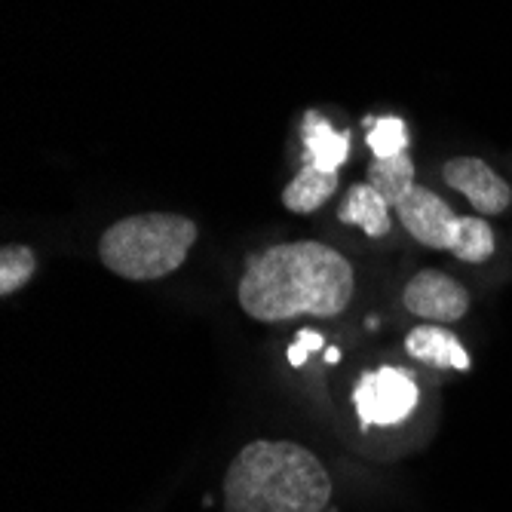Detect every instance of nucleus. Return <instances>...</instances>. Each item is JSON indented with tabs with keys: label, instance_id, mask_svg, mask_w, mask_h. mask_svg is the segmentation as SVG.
<instances>
[{
	"label": "nucleus",
	"instance_id": "1",
	"mask_svg": "<svg viewBox=\"0 0 512 512\" xmlns=\"http://www.w3.org/2000/svg\"><path fill=\"white\" fill-rule=\"evenodd\" d=\"M356 276L350 261L332 246L298 240L273 246L246 261L237 298L258 322L295 316H338L353 298Z\"/></svg>",
	"mask_w": 512,
	"mask_h": 512
},
{
	"label": "nucleus",
	"instance_id": "2",
	"mask_svg": "<svg viewBox=\"0 0 512 512\" xmlns=\"http://www.w3.org/2000/svg\"><path fill=\"white\" fill-rule=\"evenodd\" d=\"M332 479L319 457L295 442H252L224 476L227 512H322Z\"/></svg>",
	"mask_w": 512,
	"mask_h": 512
},
{
	"label": "nucleus",
	"instance_id": "3",
	"mask_svg": "<svg viewBox=\"0 0 512 512\" xmlns=\"http://www.w3.org/2000/svg\"><path fill=\"white\" fill-rule=\"evenodd\" d=\"M197 243V224L175 212L129 215L99 240L102 264L132 283H154L175 273Z\"/></svg>",
	"mask_w": 512,
	"mask_h": 512
},
{
	"label": "nucleus",
	"instance_id": "4",
	"mask_svg": "<svg viewBox=\"0 0 512 512\" xmlns=\"http://www.w3.org/2000/svg\"><path fill=\"white\" fill-rule=\"evenodd\" d=\"M353 405L365 427L402 424L417 405V384L402 368H378L359 378L353 390Z\"/></svg>",
	"mask_w": 512,
	"mask_h": 512
},
{
	"label": "nucleus",
	"instance_id": "5",
	"mask_svg": "<svg viewBox=\"0 0 512 512\" xmlns=\"http://www.w3.org/2000/svg\"><path fill=\"white\" fill-rule=\"evenodd\" d=\"M393 209H396L402 227L421 246L451 252L457 224H460V215L439 194H433L427 188H417V184H414V188Z\"/></svg>",
	"mask_w": 512,
	"mask_h": 512
},
{
	"label": "nucleus",
	"instance_id": "6",
	"mask_svg": "<svg viewBox=\"0 0 512 512\" xmlns=\"http://www.w3.org/2000/svg\"><path fill=\"white\" fill-rule=\"evenodd\" d=\"M402 304L408 313L430 319L436 325L442 322H457L470 310V295L457 279H451L442 270H421L408 279L402 292Z\"/></svg>",
	"mask_w": 512,
	"mask_h": 512
},
{
	"label": "nucleus",
	"instance_id": "7",
	"mask_svg": "<svg viewBox=\"0 0 512 512\" xmlns=\"http://www.w3.org/2000/svg\"><path fill=\"white\" fill-rule=\"evenodd\" d=\"M442 178L454 191L467 197L473 203V209H479V215H500L512 200L509 184L479 157L448 160L442 166Z\"/></svg>",
	"mask_w": 512,
	"mask_h": 512
},
{
	"label": "nucleus",
	"instance_id": "8",
	"mask_svg": "<svg viewBox=\"0 0 512 512\" xmlns=\"http://www.w3.org/2000/svg\"><path fill=\"white\" fill-rule=\"evenodd\" d=\"M405 350L421 359L427 365L436 368H457V371H467L470 368V356L463 350V344L448 332L442 325H417V329L408 332L405 338Z\"/></svg>",
	"mask_w": 512,
	"mask_h": 512
},
{
	"label": "nucleus",
	"instance_id": "9",
	"mask_svg": "<svg viewBox=\"0 0 512 512\" xmlns=\"http://www.w3.org/2000/svg\"><path fill=\"white\" fill-rule=\"evenodd\" d=\"M390 203L371 188V184H353L347 191V200L338 212V218L344 224H353V227H362V234L368 237H384L390 234Z\"/></svg>",
	"mask_w": 512,
	"mask_h": 512
},
{
	"label": "nucleus",
	"instance_id": "10",
	"mask_svg": "<svg viewBox=\"0 0 512 512\" xmlns=\"http://www.w3.org/2000/svg\"><path fill=\"white\" fill-rule=\"evenodd\" d=\"M304 148H307V163L338 172L350 157V135L335 132L329 120L310 111L304 117Z\"/></svg>",
	"mask_w": 512,
	"mask_h": 512
},
{
	"label": "nucleus",
	"instance_id": "11",
	"mask_svg": "<svg viewBox=\"0 0 512 512\" xmlns=\"http://www.w3.org/2000/svg\"><path fill=\"white\" fill-rule=\"evenodd\" d=\"M338 172H329V169H319L313 163H304V169L289 181V188L283 191V206L298 212V215H307V212H316L322 203H329L338 191Z\"/></svg>",
	"mask_w": 512,
	"mask_h": 512
},
{
	"label": "nucleus",
	"instance_id": "12",
	"mask_svg": "<svg viewBox=\"0 0 512 512\" xmlns=\"http://www.w3.org/2000/svg\"><path fill=\"white\" fill-rule=\"evenodd\" d=\"M368 184L375 188L390 206H396L414 188V163L408 154L375 157L368 166Z\"/></svg>",
	"mask_w": 512,
	"mask_h": 512
},
{
	"label": "nucleus",
	"instance_id": "13",
	"mask_svg": "<svg viewBox=\"0 0 512 512\" xmlns=\"http://www.w3.org/2000/svg\"><path fill=\"white\" fill-rule=\"evenodd\" d=\"M451 255L460 258V261H470V264L488 261L494 255V230H491V224L482 215L460 218Z\"/></svg>",
	"mask_w": 512,
	"mask_h": 512
},
{
	"label": "nucleus",
	"instance_id": "14",
	"mask_svg": "<svg viewBox=\"0 0 512 512\" xmlns=\"http://www.w3.org/2000/svg\"><path fill=\"white\" fill-rule=\"evenodd\" d=\"M37 270V255L28 246H4L0 249V295L10 298Z\"/></svg>",
	"mask_w": 512,
	"mask_h": 512
},
{
	"label": "nucleus",
	"instance_id": "15",
	"mask_svg": "<svg viewBox=\"0 0 512 512\" xmlns=\"http://www.w3.org/2000/svg\"><path fill=\"white\" fill-rule=\"evenodd\" d=\"M368 126V148L375 157H396V154H405V145H408V135H405V123L399 117H368L365 120Z\"/></svg>",
	"mask_w": 512,
	"mask_h": 512
},
{
	"label": "nucleus",
	"instance_id": "16",
	"mask_svg": "<svg viewBox=\"0 0 512 512\" xmlns=\"http://www.w3.org/2000/svg\"><path fill=\"white\" fill-rule=\"evenodd\" d=\"M316 347H322V338L319 335H313L310 329H301V335H298V344L295 347H289V362L298 368V365H304V359L310 356V350H316Z\"/></svg>",
	"mask_w": 512,
	"mask_h": 512
},
{
	"label": "nucleus",
	"instance_id": "17",
	"mask_svg": "<svg viewBox=\"0 0 512 512\" xmlns=\"http://www.w3.org/2000/svg\"><path fill=\"white\" fill-rule=\"evenodd\" d=\"M325 359H329V362H338V359H341V350H338V347H332L329 353H325Z\"/></svg>",
	"mask_w": 512,
	"mask_h": 512
}]
</instances>
